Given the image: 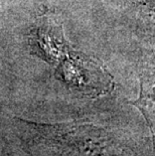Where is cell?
<instances>
[{
  "mask_svg": "<svg viewBox=\"0 0 155 156\" xmlns=\"http://www.w3.org/2000/svg\"><path fill=\"white\" fill-rule=\"evenodd\" d=\"M31 51L54 67L65 84L92 97L111 91V78L96 62L70 48L62 26L54 16L44 15L36 21L29 36Z\"/></svg>",
  "mask_w": 155,
  "mask_h": 156,
  "instance_id": "cell-1",
  "label": "cell"
},
{
  "mask_svg": "<svg viewBox=\"0 0 155 156\" xmlns=\"http://www.w3.org/2000/svg\"><path fill=\"white\" fill-rule=\"evenodd\" d=\"M138 66L140 94L131 103L143 114L155 139V51L144 49Z\"/></svg>",
  "mask_w": 155,
  "mask_h": 156,
  "instance_id": "cell-2",
  "label": "cell"
}]
</instances>
